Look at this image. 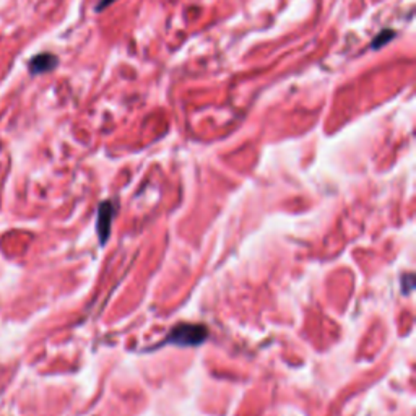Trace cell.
<instances>
[{
  "label": "cell",
  "instance_id": "obj_1",
  "mask_svg": "<svg viewBox=\"0 0 416 416\" xmlns=\"http://www.w3.org/2000/svg\"><path fill=\"white\" fill-rule=\"evenodd\" d=\"M208 330L200 323H178L161 345L197 346L207 340Z\"/></svg>",
  "mask_w": 416,
  "mask_h": 416
},
{
  "label": "cell",
  "instance_id": "obj_2",
  "mask_svg": "<svg viewBox=\"0 0 416 416\" xmlns=\"http://www.w3.org/2000/svg\"><path fill=\"white\" fill-rule=\"evenodd\" d=\"M59 57L53 53H41L35 55L30 62H28V72L31 75H43V73H49L57 68Z\"/></svg>",
  "mask_w": 416,
  "mask_h": 416
},
{
  "label": "cell",
  "instance_id": "obj_3",
  "mask_svg": "<svg viewBox=\"0 0 416 416\" xmlns=\"http://www.w3.org/2000/svg\"><path fill=\"white\" fill-rule=\"evenodd\" d=\"M114 211H115V207L111 202H103L100 205L98 223H96V226H98L100 241H101V244H103V246L109 238L111 223H113V220H114Z\"/></svg>",
  "mask_w": 416,
  "mask_h": 416
},
{
  "label": "cell",
  "instance_id": "obj_4",
  "mask_svg": "<svg viewBox=\"0 0 416 416\" xmlns=\"http://www.w3.org/2000/svg\"><path fill=\"white\" fill-rule=\"evenodd\" d=\"M395 35H397L395 31H392V30H382L381 33H379L376 36V38H374L372 44H371V49H381V48H384V46L390 43L392 38H395Z\"/></svg>",
  "mask_w": 416,
  "mask_h": 416
},
{
  "label": "cell",
  "instance_id": "obj_5",
  "mask_svg": "<svg viewBox=\"0 0 416 416\" xmlns=\"http://www.w3.org/2000/svg\"><path fill=\"white\" fill-rule=\"evenodd\" d=\"M115 0H101V2L98 3V7H96V12H101L103 8H108L111 3H114Z\"/></svg>",
  "mask_w": 416,
  "mask_h": 416
}]
</instances>
